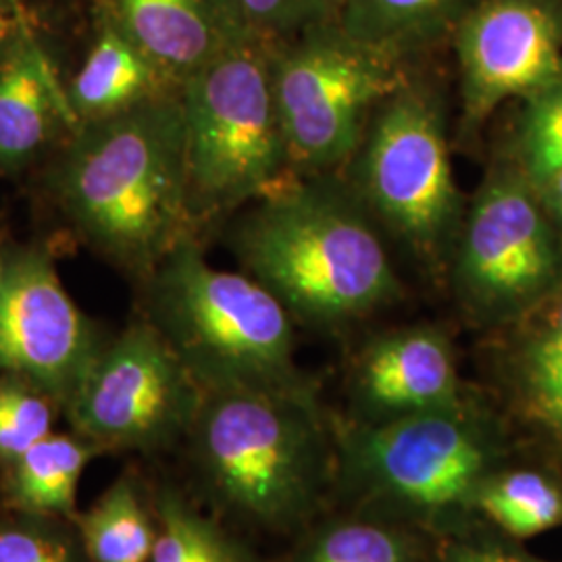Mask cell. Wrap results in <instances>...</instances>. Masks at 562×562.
I'll list each match as a JSON object with an SVG mask.
<instances>
[{
    "label": "cell",
    "instance_id": "277c9868",
    "mask_svg": "<svg viewBox=\"0 0 562 562\" xmlns=\"http://www.w3.org/2000/svg\"><path fill=\"white\" fill-rule=\"evenodd\" d=\"M273 44L236 34L180 86L192 227L292 178L273 94Z\"/></svg>",
    "mask_w": 562,
    "mask_h": 562
},
{
    "label": "cell",
    "instance_id": "f546056e",
    "mask_svg": "<svg viewBox=\"0 0 562 562\" xmlns=\"http://www.w3.org/2000/svg\"><path fill=\"white\" fill-rule=\"evenodd\" d=\"M15 30V20L9 15V4L0 0V41L11 36Z\"/></svg>",
    "mask_w": 562,
    "mask_h": 562
},
{
    "label": "cell",
    "instance_id": "ffe728a7",
    "mask_svg": "<svg viewBox=\"0 0 562 562\" xmlns=\"http://www.w3.org/2000/svg\"><path fill=\"white\" fill-rule=\"evenodd\" d=\"M81 536L94 562H146L157 531L130 482L115 483L81 519Z\"/></svg>",
    "mask_w": 562,
    "mask_h": 562
},
{
    "label": "cell",
    "instance_id": "484cf974",
    "mask_svg": "<svg viewBox=\"0 0 562 562\" xmlns=\"http://www.w3.org/2000/svg\"><path fill=\"white\" fill-rule=\"evenodd\" d=\"M229 4L241 32L281 42L338 21L341 0H229Z\"/></svg>",
    "mask_w": 562,
    "mask_h": 562
},
{
    "label": "cell",
    "instance_id": "e0dca14e",
    "mask_svg": "<svg viewBox=\"0 0 562 562\" xmlns=\"http://www.w3.org/2000/svg\"><path fill=\"white\" fill-rule=\"evenodd\" d=\"M167 90L180 88H173L165 80L155 65L109 23L67 97L80 125L132 109Z\"/></svg>",
    "mask_w": 562,
    "mask_h": 562
},
{
    "label": "cell",
    "instance_id": "4fadbf2b",
    "mask_svg": "<svg viewBox=\"0 0 562 562\" xmlns=\"http://www.w3.org/2000/svg\"><path fill=\"white\" fill-rule=\"evenodd\" d=\"M361 423L448 408L464 401L454 346L442 327L411 325L362 348L350 387Z\"/></svg>",
    "mask_w": 562,
    "mask_h": 562
},
{
    "label": "cell",
    "instance_id": "d6986e66",
    "mask_svg": "<svg viewBox=\"0 0 562 562\" xmlns=\"http://www.w3.org/2000/svg\"><path fill=\"white\" fill-rule=\"evenodd\" d=\"M92 448L69 436H46L13 461V498L36 515H71Z\"/></svg>",
    "mask_w": 562,
    "mask_h": 562
},
{
    "label": "cell",
    "instance_id": "d4e9b609",
    "mask_svg": "<svg viewBox=\"0 0 562 562\" xmlns=\"http://www.w3.org/2000/svg\"><path fill=\"white\" fill-rule=\"evenodd\" d=\"M53 434L50 396L36 385L0 375V459L18 461Z\"/></svg>",
    "mask_w": 562,
    "mask_h": 562
},
{
    "label": "cell",
    "instance_id": "5bb4252c",
    "mask_svg": "<svg viewBox=\"0 0 562 562\" xmlns=\"http://www.w3.org/2000/svg\"><path fill=\"white\" fill-rule=\"evenodd\" d=\"M109 23L173 88L241 34L229 0H109Z\"/></svg>",
    "mask_w": 562,
    "mask_h": 562
},
{
    "label": "cell",
    "instance_id": "ba28073f",
    "mask_svg": "<svg viewBox=\"0 0 562 562\" xmlns=\"http://www.w3.org/2000/svg\"><path fill=\"white\" fill-rule=\"evenodd\" d=\"M446 273L462 313L482 325L538 311L562 288V234L517 165L487 173L464 206Z\"/></svg>",
    "mask_w": 562,
    "mask_h": 562
},
{
    "label": "cell",
    "instance_id": "7a4b0ae2",
    "mask_svg": "<svg viewBox=\"0 0 562 562\" xmlns=\"http://www.w3.org/2000/svg\"><path fill=\"white\" fill-rule=\"evenodd\" d=\"M57 192L86 240L153 271L192 229L180 90L80 123Z\"/></svg>",
    "mask_w": 562,
    "mask_h": 562
},
{
    "label": "cell",
    "instance_id": "9c48e42d",
    "mask_svg": "<svg viewBox=\"0 0 562 562\" xmlns=\"http://www.w3.org/2000/svg\"><path fill=\"white\" fill-rule=\"evenodd\" d=\"M346 442V473L362 498L417 519L475 508L483 483L492 477V429L467 401L359 423Z\"/></svg>",
    "mask_w": 562,
    "mask_h": 562
},
{
    "label": "cell",
    "instance_id": "603a6c76",
    "mask_svg": "<svg viewBox=\"0 0 562 562\" xmlns=\"http://www.w3.org/2000/svg\"><path fill=\"white\" fill-rule=\"evenodd\" d=\"M153 562H246L222 531L199 517L173 494L159 501V531Z\"/></svg>",
    "mask_w": 562,
    "mask_h": 562
},
{
    "label": "cell",
    "instance_id": "6da1fadb",
    "mask_svg": "<svg viewBox=\"0 0 562 562\" xmlns=\"http://www.w3.org/2000/svg\"><path fill=\"white\" fill-rule=\"evenodd\" d=\"M229 244L246 276L315 329L401 299L382 229L341 176H292L241 213Z\"/></svg>",
    "mask_w": 562,
    "mask_h": 562
},
{
    "label": "cell",
    "instance_id": "3957f363",
    "mask_svg": "<svg viewBox=\"0 0 562 562\" xmlns=\"http://www.w3.org/2000/svg\"><path fill=\"white\" fill-rule=\"evenodd\" d=\"M150 306L202 392L315 396L296 364L290 313L250 276L213 267L192 236L153 269Z\"/></svg>",
    "mask_w": 562,
    "mask_h": 562
},
{
    "label": "cell",
    "instance_id": "4316f807",
    "mask_svg": "<svg viewBox=\"0 0 562 562\" xmlns=\"http://www.w3.org/2000/svg\"><path fill=\"white\" fill-rule=\"evenodd\" d=\"M0 562H76L69 543L36 527H0Z\"/></svg>",
    "mask_w": 562,
    "mask_h": 562
},
{
    "label": "cell",
    "instance_id": "2e32d148",
    "mask_svg": "<svg viewBox=\"0 0 562 562\" xmlns=\"http://www.w3.org/2000/svg\"><path fill=\"white\" fill-rule=\"evenodd\" d=\"M477 0H341V30L392 59L408 63L450 41Z\"/></svg>",
    "mask_w": 562,
    "mask_h": 562
},
{
    "label": "cell",
    "instance_id": "5b68a950",
    "mask_svg": "<svg viewBox=\"0 0 562 562\" xmlns=\"http://www.w3.org/2000/svg\"><path fill=\"white\" fill-rule=\"evenodd\" d=\"M192 427L202 473L227 508L267 529L311 517L327 469L315 396L202 392Z\"/></svg>",
    "mask_w": 562,
    "mask_h": 562
},
{
    "label": "cell",
    "instance_id": "7c38bea8",
    "mask_svg": "<svg viewBox=\"0 0 562 562\" xmlns=\"http://www.w3.org/2000/svg\"><path fill=\"white\" fill-rule=\"evenodd\" d=\"M101 346L94 327L63 288L50 257L21 250L0 278V375L71 401Z\"/></svg>",
    "mask_w": 562,
    "mask_h": 562
},
{
    "label": "cell",
    "instance_id": "4dcf8cb0",
    "mask_svg": "<svg viewBox=\"0 0 562 562\" xmlns=\"http://www.w3.org/2000/svg\"><path fill=\"white\" fill-rule=\"evenodd\" d=\"M2 271H4V259L0 257V278H2Z\"/></svg>",
    "mask_w": 562,
    "mask_h": 562
},
{
    "label": "cell",
    "instance_id": "83f0119b",
    "mask_svg": "<svg viewBox=\"0 0 562 562\" xmlns=\"http://www.w3.org/2000/svg\"><path fill=\"white\" fill-rule=\"evenodd\" d=\"M448 562H538L517 552L494 546H461L450 554Z\"/></svg>",
    "mask_w": 562,
    "mask_h": 562
},
{
    "label": "cell",
    "instance_id": "7402d4cb",
    "mask_svg": "<svg viewBox=\"0 0 562 562\" xmlns=\"http://www.w3.org/2000/svg\"><path fill=\"white\" fill-rule=\"evenodd\" d=\"M294 562H419L415 542L394 527L373 521L323 525Z\"/></svg>",
    "mask_w": 562,
    "mask_h": 562
},
{
    "label": "cell",
    "instance_id": "cb8c5ba5",
    "mask_svg": "<svg viewBox=\"0 0 562 562\" xmlns=\"http://www.w3.org/2000/svg\"><path fill=\"white\" fill-rule=\"evenodd\" d=\"M531 183L562 169V71L525 99L517 127V162Z\"/></svg>",
    "mask_w": 562,
    "mask_h": 562
},
{
    "label": "cell",
    "instance_id": "9a60e30c",
    "mask_svg": "<svg viewBox=\"0 0 562 562\" xmlns=\"http://www.w3.org/2000/svg\"><path fill=\"white\" fill-rule=\"evenodd\" d=\"M63 121L78 127L50 60L32 41L13 44L0 57V171L32 161Z\"/></svg>",
    "mask_w": 562,
    "mask_h": 562
},
{
    "label": "cell",
    "instance_id": "f1b7e54d",
    "mask_svg": "<svg viewBox=\"0 0 562 562\" xmlns=\"http://www.w3.org/2000/svg\"><path fill=\"white\" fill-rule=\"evenodd\" d=\"M533 188L542 201L546 213L562 234V169L533 183Z\"/></svg>",
    "mask_w": 562,
    "mask_h": 562
},
{
    "label": "cell",
    "instance_id": "52a82bcc",
    "mask_svg": "<svg viewBox=\"0 0 562 562\" xmlns=\"http://www.w3.org/2000/svg\"><path fill=\"white\" fill-rule=\"evenodd\" d=\"M406 63L329 21L273 44V94L292 176H340Z\"/></svg>",
    "mask_w": 562,
    "mask_h": 562
},
{
    "label": "cell",
    "instance_id": "8992f818",
    "mask_svg": "<svg viewBox=\"0 0 562 562\" xmlns=\"http://www.w3.org/2000/svg\"><path fill=\"white\" fill-rule=\"evenodd\" d=\"M378 223L417 261L446 269L467 202L450 161L442 90L408 74L373 111L340 173Z\"/></svg>",
    "mask_w": 562,
    "mask_h": 562
},
{
    "label": "cell",
    "instance_id": "d6a6232c",
    "mask_svg": "<svg viewBox=\"0 0 562 562\" xmlns=\"http://www.w3.org/2000/svg\"><path fill=\"white\" fill-rule=\"evenodd\" d=\"M0 57H2V53H0Z\"/></svg>",
    "mask_w": 562,
    "mask_h": 562
},
{
    "label": "cell",
    "instance_id": "8fae6325",
    "mask_svg": "<svg viewBox=\"0 0 562 562\" xmlns=\"http://www.w3.org/2000/svg\"><path fill=\"white\" fill-rule=\"evenodd\" d=\"M461 74V132L503 102L529 99L562 71V0H477L452 34Z\"/></svg>",
    "mask_w": 562,
    "mask_h": 562
},
{
    "label": "cell",
    "instance_id": "1f68e13d",
    "mask_svg": "<svg viewBox=\"0 0 562 562\" xmlns=\"http://www.w3.org/2000/svg\"><path fill=\"white\" fill-rule=\"evenodd\" d=\"M4 2H7V4H15L18 0H4Z\"/></svg>",
    "mask_w": 562,
    "mask_h": 562
},
{
    "label": "cell",
    "instance_id": "ac0fdd59",
    "mask_svg": "<svg viewBox=\"0 0 562 562\" xmlns=\"http://www.w3.org/2000/svg\"><path fill=\"white\" fill-rule=\"evenodd\" d=\"M517 341L510 375L522 411L562 440V288Z\"/></svg>",
    "mask_w": 562,
    "mask_h": 562
},
{
    "label": "cell",
    "instance_id": "30bf717a",
    "mask_svg": "<svg viewBox=\"0 0 562 562\" xmlns=\"http://www.w3.org/2000/svg\"><path fill=\"white\" fill-rule=\"evenodd\" d=\"M202 390L153 323L101 348L67 402L81 436L106 446H150L192 425Z\"/></svg>",
    "mask_w": 562,
    "mask_h": 562
},
{
    "label": "cell",
    "instance_id": "44dd1931",
    "mask_svg": "<svg viewBox=\"0 0 562 562\" xmlns=\"http://www.w3.org/2000/svg\"><path fill=\"white\" fill-rule=\"evenodd\" d=\"M475 508L506 533L531 538L562 522V492L536 471H513L483 483Z\"/></svg>",
    "mask_w": 562,
    "mask_h": 562
}]
</instances>
